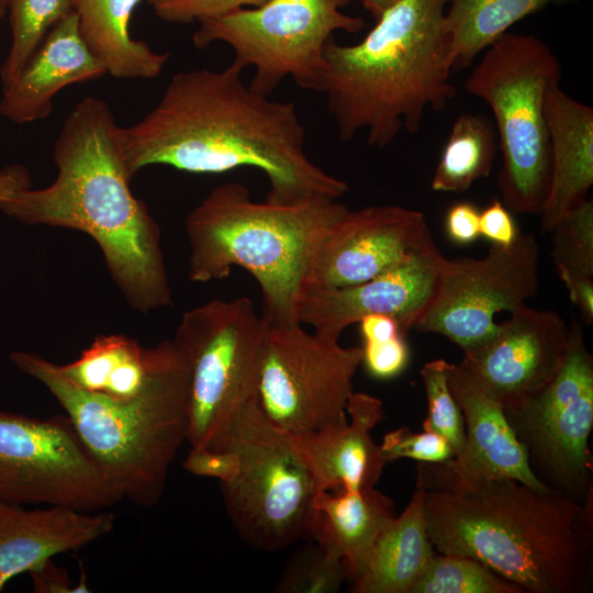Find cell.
Here are the masks:
<instances>
[{"instance_id": "obj_42", "label": "cell", "mask_w": 593, "mask_h": 593, "mask_svg": "<svg viewBox=\"0 0 593 593\" xmlns=\"http://www.w3.org/2000/svg\"><path fill=\"white\" fill-rule=\"evenodd\" d=\"M360 323V331L363 343H374L392 338L396 335H405L398 322L384 314H369L363 316Z\"/></svg>"}, {"instance_id": "obj_4", "label": "cell", "mask_w": 593, "mask_h": 593, "mask_svg": "<svg viewBox=\"0 0 593 593\" xmlns=\"http://www.w3.org/2000/svg\"><path fill=\"white\" fill-rule=\"evenodd\" d=\"M447 0H401L355 45L329 37L317 91L342 141L367 131L370 146L390 145L404 128L414 134L426 110L440 112L456 97Z\"/></svg>"}, {"instance_id": "obj_10", "label": "cell", "mask_w": 593, "mask_h": 593, "mask_svg": "<svg viewBox=\"0 0 593 593\" xmlns=\"http://www.w3.org/2000/svg\"><path fill=\"white\" fill-rule=\"evenodd\" d=\"M349 2L269 0L258 8L199 21L192 42L198 49L226 43L234 52V66L255 67L249 87L262 96L269 97L287 76L299 87L317 91L325 42L337 30L357 33L366 25L362 18L340 12Z\"/></svg>"}, {"instance_id": "obj_32", "label": "cell", "mask_w": 593, "mask_h": 593, "mask_svg": "<svg viewBox=\"0 0 593 593\" xmlns=\"http://www.w3.org/2000/svg\"><path fill=\"white\" fill-rule=\"evenodd\" d=\"M447 366L446 360L436 359L426 362L421 369L427 399L423 429L444 437L450 444L454 456H457L465 444V422L448 385Z\"/></svg>"}, {"instance_id": "obj_44", "label": "cell", "mask_w": 593, "mask_h": 593, "mask_svg": "<svg viewBox=\"0 0 593 593\" xmlns=\"http://www.w3.org/2000/svg\"><path fill=\"white\" fill-rule=\"evenodd\" d=\"M361 1H362L363 7L370 12V14L377 21L385 11L391 9L401 0H361Z\"/></svg>"}, {"instance_id": "obj_20", "label": "cell", "mask_w": 593, "mask_h": 593, "mask_svg": "<svg viewBox=\"0 0 593 593\" xmlns=\"http://www.w3.org/2000/svg\"><path fill=\"white\" fill-rule=\"evenodd\" d=\"M115 515L48 505L26 510L0 502V591L14 577L31 573L56 555L83 548L111 533Z\"/></svg>"}, {"instance_id": "obj_24", "label": "cell", "mask_w": 593, "mask_h": 593, "mask_svg": "<svg viewBox=\"0 0 593 593\" xmlns=\"http://www.w3.org/2000/svg\"><path fill=\"white\" fill-rule=\"evenodd\" d=\"M425 516V490L415 485L405 510L377 538L355 593H409L435 555Z\"/></svg>"}, {"instance_id": "obj_13", "label": "cell", "mask_w": 593, "mask_h": 593, "mask_svg": "<svg viewBox=\"0 0 593 593\" xmlns=\"http://www.w3.org/2000/svg\"><path fill=\"white\" fill-rule=\"evenodd\" d=\"M121 501L67 415L0 409V502L98 512Z\"/></svg>"}, {"instance_id": "obj_6", "label": "cell", "mask_w": 593, "mask_h": 593, "mask_svg": "<svg viewBox=\"0 0 593 593\" xmlns=\"http://www.w3.org/2000/svg\"><path fill=\"white\" fill-rule=\"evenodd\" d=\"M347 211L337 200L256 202L246 186L223 183L186 216L188 277L205 283L244 268L258 282L266 323L301 324L315 253Z\"/></svg>"}, {"instance_id": "obj_43", "label": "cell", "mask_w": 593, "mask_h": 593, "mask_svg": "<svg viewBox=\"0 0 593 593\" xmlns=\"http://www.w3.org/2000/svg\"><path fill=\"white\" fill-rule=\"evenodd\" d=\"M30 186V175L23 166L10 165L0 170V200Z\"/></svg>"}, {"instance_id": "obj_17", "label": "cell", "mask_w": 593, "mask_h": 593, "mask_svg": "<svg viewBox=\"0 0 593 593\" xmlns=\"http://www.w3.org/2000/svg\"><path fill=\"white\" fill-rule=\"evenodd\" d=\"M443 257L432 238L415 256L366 282L310 289L301 302L300 323L312 326L321 337L338 342L344 329L363 316L384 314L406 334L433 296Z\"/></svg>"}, {"instance_id": "obj_14", "label": "cell", "mask_w": 593, "mask_h": 593, "mask_svg": "<svg viewBox=\"0 0 593 593\" xmlns=\"http://www.w3.org/2000/svg\"><path fill=\"white\" fill-rule=\"evenodd\" d=\"M537 240L518 233L508 246L493 244L482 258L443 257L433 296L415 324L418 332L445 336L462 350L495 333L501 311L513 312L536 295Z\"/></svg>"}, {"instance_id": "obj_29", "label": "cell", "mask_w": 593, "mask_h": 593, "mask_svg": "<svg viewBox=\"0 0 593 593\" xmlns=\"http://www.w3.org/2000/svg\"><path fill=\"white\" fill-rule=\"evenodd\" d=\"M11 45L0 67L2 87L11 82L41 45L47 31L72 11L71 0H4Z\"/></svg>"}, {"instance_id": "obj_28", "label": "cell", "mask_w": 593, "mask_h": 593, "mask_svg": "<svg viewBox=\"0 0 593 593\" xmlns=\"http://www.w3.org/2000/svg\"><path fill=\"white\" fill-rule=\"evenodd\" d=\"M496 132L488 118L463 113L452 124L430 187L460 193L490 175L496 156Z\"/></svg>"}, {"instance_id": "obj_33", "label": "cell", "mask_w": 593, "mask_h": 593, "mask_svg": "<svg viewBox=\"0 0 593 593\" xmlns=\"http://www.w3.org/2000/svg\"><path fill=\"white\" fill-rule=\"evenodd\" d=\"M556 266L593 277V202L583 203L566 214L549 232Z\"/></svg>"}, {"instance_id": "obj_16", "label": "cell", "mask_w": 593, "mask_h": 593, "mask_svg": "<svg viewBox=\"0 0 593 593\" xmlns=\"http://www.w3.org/2000/svg\"><path fill=\"white\" fill-rule=\"evenodd\" d=\"M570 336L559 313L525 304L485 340L462 350L460 363L505 407L553 380L566 361Z\"/></svg>"}, {"instance_id": "obj_25", "label": "cell", "mask_w": 593, "mask_h": 593, "mask_svg": "<svg viewBox=\"0 0 593 593\" xmlns=\"http://www.w3.org/2000/svg\"><path fill=\"white\" fill-rule=\"evenodd\" d=\"M141 0H71L79 33L89 51L118 79H153L169 59L130 34L131 15Z\"/></svg>"}, {"instance_id": "obj_38", "label": "cell", "mask_w": 593, "mask_h": 593, "mask_svg": "<svg viewBox=\"0 0 593 593\" xmlns=\"http://www.w3.org/2000/svg\"><path fill=\"white\" fill-rule=\"evenodd\" d=\"M511 213L501 200H494L480 213V235L495 245H511L519 233Z\"/></svg>"}, {"instance_id": "obj_23", "label": "cell", "mask_w": 593, "mask_h": 593, "mask_svg": "<svg viewBox=\"0 0 593 593\" xmlns=\"http://www.w3.org/2000/svg\"><path fill=\"white\" fill-rule=\"evenodd\" d=\"M395 516L390 497L374 486L358 491L317 492L307 538L340 560L354 582L383 528Z\"/></svg>"}, {"instance_id": "obj_34", "label": "cell", "mask_w": 593, "mask_h": 593, "mask_svg": "<svg viewBox=\"0 0 593 593\" xmlns=\"http://www.w3.org/2000/svg\"><path fill=\"white\" fill-rule=\"evenodd\" d=\"M379 447L387 463L402 458L437 463L454 457L450 444L440 435L426 430L413 433L407 427L385 434Z\"/></svg>"}, {"instance_id": "obj_21", "label": "cell", "mask_w": 593, "mask_h": 593, "mask_svg": "<svg viewBox=\"0 0 593 593\" xmlns=\"http://www.w3.org/2000/svg\"><path fill=\"white\" fill-rule=\"evenodd\" d=\"M107 75L89 51L71 11L47 33L22 70L2 87L0 113L16 124L49 115L54 97L65 87Z\"/></svg>"}, {"instance_id": "obj_9", "label": "cell", "mask_w": 593, "mask_h": 593, "mask_svg": "<svg viewBox=\"0 0 593 593\" xmlns=\"http://www.w3.org/2000/svg\"><path fill=\"white\" fill-rule=\"evenodd\" d=\"M264 329L244 296L212 300L182 314L174 339L189 367L190 448L212 449L256 394Z\"/></svg>"}, {"instance_id": "obj_39", "label": "cell", "mask_w": 593, "mask_h": 593, "mask_svg": "<svg viewBox=\"0 0 593 593\" xmlns=\"http://www.w3.org/2000/svg\"><path fill=\"white\" fill-rule=\"evenodd\" d=\"M29 574L32 578L33 591L36 593L90 592L83 572L81 573L79 582L72 584L68 571L56 566L52 559L47 560L43 566Z\"/></svg>"}, {"instance_id": "obj_12", "label": "cell", "mask_w": 593, "mask_h": 593, "mask_svg": "<svg viewBox=\"0 0 593 593\" xmlns=\"http://www.w3.org/2000/svg\"><path fill=\"white\" fill-rule=\"evenodd\" d=\"M566 361L539 392L504 409L529 468L545 486L578 501L593 496V358L574 322Z\"/></svg>"}, {"instance_id": "obj_40", "label": "cell", "mask_w": 593, "mask_h": 593, "mask_svg": "<svg viewBox=\"0 0 593 593\" xmlns=\"http://www.w3.org/2000/svg\"><path fill=\"white\" fill-rule=\"evenodd\" d=\"M446 232L456 244L473 243L480 235V212L470 202L454 204L446 215Z\"/></svg>"}, {"instance_id": "obj_7", "label": "cell", "mask_w": 593, "mask_h": 593, "mask_svg": "<svg viewBox=\"0 0 593 593\" xmlns=\"http://www.w3.org/2000/svg\"><path fill=\"white\" fill-rule=\"evenodd\" d=\"M465 81V89L491 109L503 165L501 201L516 214L540 213L550 179L544 112L547 87L562 67L551 47L534 35L505 33L492 43Z\"/></svg>"}, {"instance_id": "obj_18", "label": "cell", "mask_w": 593, "mask_h": 593, "mask_svg": "<svg viewBox=\"0 0 593 593\" xmlns=\"http://www.w3.org/2000/svg\"><path fill=\"white\" fill-rule=\"evenodd\" d=\"M447 381L463 416L465 444L461 451L447 461L419 462L416 479L474 481L514 478L533 486L547 488L532 472L502 404L461 363L448 362Z\"/></svg>"}, {"instance_id": "obj_31", "label": "cell", "mask_w": 593, "mask_h": 593, "mask_svg": "<svg viewBox=\"0 0 593 593\" xmlns=\"http://www.w3.org/2000/svg\"><path fill=\"white\" fill-rule=\"evenodd\" d=\"M347 580L344 563L313 541L291 557L273 591L278 593H335Z\"/></svg>"}, {"instance_id": "obj_41", "label": "cell", "mask_w": 593, "mask_h": 593, "mask_svg": "<svg viewBox=\"0 0 593 593\" xmlns=\"http://www.w3.org/2000/svg\"><path fill=\"white\" fill-rule=\"evenodd\" d=\"M556 270L566 286L570 300L580 309L588 324L593 322V281L592 277L585 276L561 266Z\"/></svg>"}, {"instance_id": "obj_11", "label": "cell", "mask_w": 593, "mask_h": 593, "mask_svg": "<svg viewBox=\"0 0 593 593\" xmlns=\"http://www.w3.org/2000/svg\"><path fill=\"white\" fill-rule=\"evenodd\" d=\"M265 322V321H264ZM361 347H343L301 324L265 322L256 398L280 430L302 435L347 419Z\"/></svg>"}, {"instance_id": "obj_35", "label": "cell", "mask_w": 593, "mask_h": 593, "mask_svg": "<svg viewBox=\"0 0 593 593\" xmlns=\"http://www.w3.org/2000/svg\"><path fill=\"white\" fill-rule=\"evenodd\" d=\"M269 0H148L156 15L168 23H192L215 19L244 5L261 7Z\"/></svg>"}, {"instance_id": "obj_37", "label": "cell", "mask_w": 593, "mask_h": 593, "mask_svg": "<svg viewBox=\"0 0 593 593\" xmlns=\"http://www.w3.org/2000/svg\"><path fill=\"white\" fill-rule=\"evenodd\" d=\"M182 466L191 474L214 478L226 483L236 475L239 460L231 449L190 448Z\"/></svg>"}, {"instance_id": "obj_30", "label": "cell", "mask_w": 593, "mask_h": 593, "mask_svg": "<svg viewBox=\"0 0 593 593\" xmlns=\"http://www.w3.org/2000/svg\"><path fill=\"white\" fill-rule=\"evenodd\" d=\"M409 593H524L482 562L435 552Z\"/></svg>"}, {"instance_id": "obj_1", "label": "cell", "mask_w": 593, "mask_h": 593, "mask_svg": "<svg viewBox=\"0 0 593 593\" xmlns=\"http://www.w3.org/2000/svg\"><path fill=\"white\" fill-rule=\"evenodd\" d=\"M242 71L231 64L219 71L175 74L153 110L119 128L128 176L152 165L193 174L253 167L268 179L270 203L343 197L348 184L307 157L295 104L255 92L243 82Z\"/></svg>"}, {"instance_id": "obj_22", "label": "cell", "mask_w": 593, "mask_h": 593, "mask_svg": "<svg viewBox=\"0 0 593 593\" xmlns=\"http://www.w3.org/2000/svg\"><path fill=\"white\" fill-rule=\"evenodd\" d=\"M544 112L550 149V179L540 211L541 231L549 233L570 211L588 199L593 184V109L551 82Z\"/></svg>"}, {"instance_id": "obj_8", "label": "cell", "mask_w": 593, "mask_h": 593, "mask_svg": "<svg viewBox=\"0 0 593 593\" xmlns=\"http://www.w3.org/2000/svg\"><path fill=\"white\" fill-rule=\"evenodd\" d=\"M231 449L239 466L221 483L226 513L240 538L266 552L307 537L314 481L292 446L260 410L256 394L211 450Z\"/></svg>"}, {"instance_id": "obj_15", "label": "cell", "mask_w": 593, "mask_h": 593, "mask_svg": "<svg viewBox=\"0 0 593 593\" xmlns=\"http://www.w3.org/2000/svg\"><path fill=\"white\" fill-rule=\"evenodd\" d=\"M432 238L419 211L399 205L348 209L321 242L307 290L366 282L405 262Z\"/></svg>"}, {"instance_id": "obj_36", "label": "cell", "mask_w": 593, "mask_h": 593, "mask_svg": "<svg viewBox=\"0 0 593 593\" xmlns=\"http://www.w3.org/2000/svg\"><path fill=\"white\" fill-rule=\"evenodd\" d=\"M361 349L362 363L378 379L399 376L409 362V348L403 334L381 342L363 343Z\"/></svg>"}, {"instance_id": "obj_26", "label": "cell", "mask_w": 593, "mask_h": 593, "mask_svg": "<svg viewBox=\"0 0 593 593\" xmlns=\"http://www.w3.org/2000/svg\"><path fill=\"white\" fill-rule=\"evenodd\" d=\"M57 367L81 390L113 400H127L136 395L146 381L149 349L125 335H99L76 360Z\"/></svg>"}, {"instance_id": "obj_19", "label": "cell", "mask_w": 593, "mask_h": 593, "mask_svg": "<svg viewBox=\"0 0 593 593\" xmlns=\"http://www.w3.org/2000/svg\"><path fill=\"white\" fill-rule=\"evenodd\" d=\"M349 419L302 435H289L317 492L358 491L374 486L384 461L371 430L385 417L380 399L354 392Z\"/></svg>"}, {"instance_id": "obj_2", "label": "cell", "mask_w": 593, "mask_h": 593, "mask_svg": "<svg viewBox=\"0 0 593 593\" xmlns=\"http://www.w3.org/2000/svg\"><path fill=\"white\" fill-rule=\"evenodd\" d=\"M119 128L104 100L78 101L54 145L55 180L12 192L0 200V211L27 225L89 235L127 304L148 314L171 306L172 292L159 226L130 188Z\"/></svg>"}, {"instance_id": "obj_45", "label": "cell", "mask_w": 593, "mask_h": 593, "mask_svg": "<svg viewBox=\"0 0 593 593\" xmlns=\"http://www.w3.org/2000/svg\"><path fill=\"white\" fill-rule=\"evenodd\" d=\"M7 12V7L4 0H0V20L3 18Z\"/></svg>"}, {"instance_id": "obj_27", "label": "cell", "mask_w": 593, "mask_h": 593, "mask_svg": "<svg viewBox=\"0 0 593 593\" xmlns=\"http://www.w3.org/2000/svg\"><path fill=\"white\" fill-rule=\"evenodd\" d=\"M570 0H447L445 20L451 37L454 71L474 58L525 16Z\"/></svg>"}, {"instance_id": "obj_3", "label": "cell", "mask_w": 593, "mask_h": 593, "mask_svg": "<svg viewBox=\"0 0 593 593\" xmlns=\"http://www.w3.org/2000/svg\"><path fill=\"white\" fill-rule=\"evenodd\" d=\"M436 552L473 558L524 593H586L593 496L578 501L514 478L416 479Z\"/></svg>"}, {"instance_id": "obj_5", "label": "cell", "mask_w": 593, "mask_h": 593, "mask_svg": "<svg viewBox=\"0 0 593 593\" xmlns=\"http://www.w3.org/2000/svg\"><path fill=\"white\" fill-rule=\"evenodd\" d=\"M141 391L113 400L81 390L54 363L23 350L11 362L41 382L70 418L105 481L121 497L150 508L161 499L169 468L188 437L189 367L179 346L164 339L148 347Z\"/></svg>"}]
</instances>
